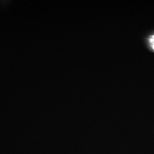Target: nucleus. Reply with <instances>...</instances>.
Segmentation results:
<instances>
[{
  "instance_id": "obj_1",
  "label": "nucleus",
  "mask_w": 154,
  "mask_h": 154,
  "mask_svg": "<svg viewBox=\"0 0 154 154\" xmlns=\"http://www.w3.org/2000/svg\"><path fill=\"white\" fill-rule=\"evenodd\" d=\"M149 44L151 49L154 51V35H151L149 38Z\"/></svg>"
}]
</instances>
